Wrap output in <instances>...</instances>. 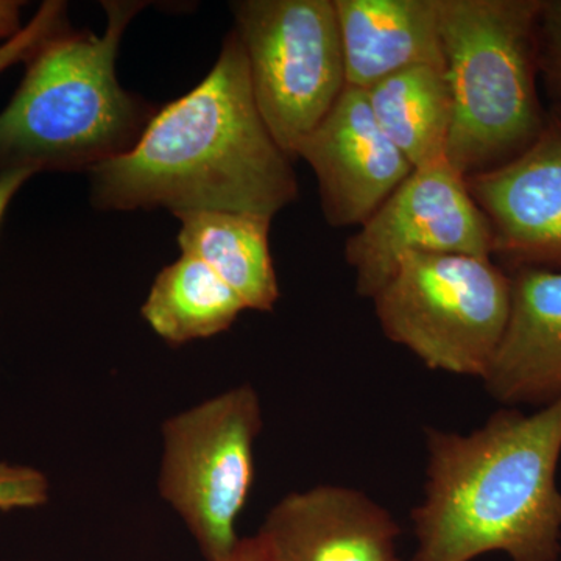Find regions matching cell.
<instances>
[{
  "instance_id": "18",
  "label": "cell",
  "mask_w": 561,
  "mask_h": 561,
  "mask_svg": "<svg viewBox=\"0 0 561 561\" xmlns=\"http://www.w3.org/2000/svg\"><path fill=\"white\" fill-rule=\"evenodd\" d=\"M49 497L50 482L44 472L0 461V512L38 508Z\"/></svg>"
},
{
  "instance_id": "21",
  "label": "cell",
  "mask_w": 561,
  "mask_h": 561,
  "mask_svg": "<svg viewBox=\"0 0 561 561\" xmlns=\"http://www.w3.org/2000/svg\"><path fill=\"white\" fill-rule=\"evenodd\" d=\"M22 5L20 0H0V41L5 43L22 31Z\"/></svg>"
},
{
  "instance_id": "6",
  "label": "cell",
  "mask_w": 561,
  "mask_h": 561,
  "mask_svg": "<svg viewBox=\"0 0 561 561\" xmlns=\"http://www.w3.org/2000/svg\"><path fill=\"white\" fill-rule=\"evenodd\" d=\"M262 426L260 393L250 383L162 424L158 490L206 561L227 559L241 541L238 522L253 489L254 443Z\"/></svg>"
},
{
  "instance_id": "4",
  "label": "cell",
  "mask_w": 561,
  "mask_h": 561,
  "mask_svg": "<svg viewBox=\"0 0 561 561\" xmlns=\"http://www.w3.org/2000/svg\"><path fill=\"white\" fill-rule=\"evenodd\" d=\"M545 0H438L453 121L445 158L467 179L522 154L545 127L538 22Z\"/></svg>"
},
{
  "instance_id": "14",
  "label": "cell",
  "mask_w": 561,
  "mask_h": 561,
  "mask_svg": "<svg viewBox=\"0 0 561 561\" xmlns=\"http://www.w3.org/2000/svg\"><path fill=\"white\" fill-rule=\"evenodd\" d=\"M175 217L181 253L205 262L247 309L273 311L279 286L268 243L272 219L230 210H192Z\"/></svg>"
},
{
  "instance_id": "10",
  "label": "cell",
  "mask_w": 561,
  "mask_h": 561,
  "mask_svg": "<svg viewBox=\"0 0 561 561\" xmlns=\"http://www.w3.org/2000/svg\"><path fill=\"white\" fill-rule=\"evenodd\" d=\"M295 158L316 173L332 227H362L413 171L379 128L367 91L348 84Z\"/></svg>"
},
{
  "instance_id": "16",
  "label": "cell",
  "mask_w": 561,
  "mask_h": 561,
  "mask_svg": "<svg viewBox=\"0 0 561 561\" xmlns=\"http://www.w3.org/2000/svg\"><path fill=\"white\" fill-rule=\"evenodd\" d=\"M373 116L412 168L445 157L453 102L445 70L415 66L367 90Z\"/></svg>"
},
{
  "instance_id": "3",
  "label": "cell",
  "mask_w": 561,
  "mask_h": 561,
  "mask_svg": "<svg viewBox=\"0 0 561 561\" xmlns=\"http://www.w3.org/2000/svg\"><path fill=\"white\" fill-rule=\"evenodd\" d=\"M102 35L72 27L25 62L24 79L0 111V173L88 172L135 146L158 108L117 79V55L146 2H102Z\"/></svg>"
},
{
  "instance_id": "1",
  "label": "cell",
  "mask_w": 561,
  "mask_h": 561,
  "mask_svg": "<svg viewBox=\"0 0 561 561\" xmlns=\"http://www.w3.org/2000/svg\"><path fill=\"white\" fill-rule=\"evenodd\" d=\"M102 210H230L273 219L297 201L291 158L262 119L238 33L190 92L154 113L130 150L90 172Z\"/></svg>"
},
{
  "instance_id": "17",
  "label": "cell",
  "mask_w": 561,
  "mask_h": 561,
  "mask_svg": "<svg viewBox=\"0 0 561 561\" xmlns=\"http://www.w3.org/2000/svg\"><path fill=\"white\" fill-rule=\"evenodd\" d=\"M68 27V3L61 0H46L41 3L22 31L0 44V73L21 62L25 65L47 39Z\"/></svg>"
},
{
  "instance_id": "2",
  "label": "cell",
  "mask_w": 561,
  "mask_h": 561,
  "mask_svg": "<svg viewBox=\"0 0 561 561\" xmlns=\"http://www.w3.org/2000/svg\"><path fill=\"white\" fill-rule=\"evenodd\" d=\"M424 438L411 561L560 559L561 398L531 413L502 408L468 434L427 427Z\"/></svg>"
},
{
  "instance_id": "13",
  "label": "cell",
  "mask_w": 561,
  "mask_h": 561,
  "mask_svg": "<svg viewBox=\"0 0 561 561\" xmlns=\"http://www.w3.org/2000/svg\"><path fill=\"white\" fill-rule=\"evenodd\" d=\"M346 84L370 90L415 66L445 70L438 0H334Z\"/></svg>"
},
{
  "instance_id": "19",
  "label": "cell",
  "mask_w": 561,
  "mask_h": 561,
  "mask_svg": "<svg viewBox=\"0 0 561 561\" xmlns=\"http://www.w3.org/2000/svg\"><path fill=\"white\" fill-rule=\"evenodd\" d=\"M538 73L561 106V0H545L538 22Z\"/></svg>"
},
{
  "instance_id": "8",
  "label": "cell",
  "mask_w": 561,
  "mask_h": 561,
  "mask_svg": "<svg viewBox=\"0 0 561 561\" xmlns=\"http://www.w3.org/2000/svg\"><path fill=\"white\" fill-rule=\"evenodd\" d=\"M413 253L493 257L490 221L445 157L413 169L346 242L357 294L373 300Z\"/></svg>"
},
{
  "instance_id": "7",
  "label": "cell",
  "mask_w": 561,
  "mask_h": 561,
  "mask_svg": "<svg viewBox=\"0 0 561 561\" xmlns=\"http://www.w3.org/2000/svg\"><path fill=\"white\" fill-rule=\"evenodd\" d=\"M231 11L257 110L294 160L346 87L334 0H241Z\"/></svg>"
},
{
  "instance_id": "20",
  "label": "cell",
  "mask_w": 561,
  "mask_h": 561,
  "mask_svg": "<svg viewBox=\"0 0 561 561\" xmlns=\"http://www.w3.org/2000/svg\"><path fill=\"white\" fill-rule=\"evenodd\" d=\"M33 176H35V173L24 171V169H21V171L0 173V224H2L3 216H5L10 203L16 197L21 187L24 186L28 180L33 179Z\"/></svg>"
},
{
  "instance_id": "22",
  "label": "cell",
  "mask_w": 561,
  "mask_h": 561,
  "mask_svg": "<svg viewBox=\"0 0 561 561\" xmlns=\"http://www.w3.org/2000/svg\"><path fill=\"white\" fill-rule=\"evenodd\" d=\"M221 561H271V559L261 535L254 534L251 537H242L234 551Z\"/></svg>"
},
{
  "instance_id": "15",
  "label": "cell",
  "mask_w": 561,
  "mask_h": 561,
  "mask_svg": "<svg viewBox=\"0 0 561 561\" xmlns=\"http://www.w3.org/2000/svg\"><path fill=\"white\" fill-rule=\"evenodd\" d=\"M245 305L205 262L181 253L151 284L140 313L169 345H184L230 330Z\"/></svg>"
},
{
  "instance_id": "5",
  "label": "cell",
  "mask_w": 561,
  "mask_h": 561,
  "mask_svg": "<svg viewBox=\"0 0 561 561\" xmlns=\"http://www.w3.org/2000/svg\"><path fill=\"white\" fill-rule=\"evenodd\" d=\"M373 302L383 335L430 370L482 381L511 317L512 278L491 257L413 253Z\"/></svg>"
},
{
  "instance_id": "9",
  "label": "cell",
  "mask_w": 561,
  "mask_h": 561,
  "mask_svg": "<svg viewBox=\"0 0 561 561\" xmlns=\"http://www.w3.org/2000/svg\"><path fill=\"white\" fill-rule=\"evenodd\" d=\"M467 186L493 232V256L505 271H561V106L518 157L467 176Z\"/></svg>"
},
{
  "instance_id": "12",
  "label": "cell",
  "mask_w": 561,
  "mask_h": 561,
  "mask_svg": "<svg viewBox=\"0 0 561 561\" xmlns=\"http://www.w3.org/2000/svg\"><path fill=\"white\" fill-rule=\"evenodd\" d=\"M508 273L511 317L482 382L502 408L541 409L561 398V271Z\"/></svg>"
},
{
  "instance_id": "11",
  "label": "cell",
  "mask_w": 561,
  "mask_h": 561,
  "mask_svg": "<svg viewBox=\"0 0 561 561\" xmlns=\"http://www.w3.org/2000/svg\"><path fill=\"white\" fill-rule=\"evenodd\" d=\"M257 534L271 561H400V524L350 486L327 483L286 494Z\"/></svg>"
}]
</instances>
